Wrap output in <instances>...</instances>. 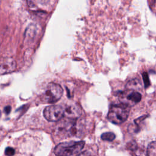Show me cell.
I'll list each match as a JSON object with an SVG mask.
<instances>
[{
	"mask_svg": "<svg viewBox=\"0 0 156 156\" xmlns=\"http://www.w3.org/2000/svg\"><path fill=\"white\" fill-rule=\"evenodd\" d=\"M142 76H143V81H144V87H145V88H147V87H149L150 85V81H149L148 74L146 72H144L142 74Z\"/></svg>",
	"mask_w": 156,
	"mask_h": 156,
	"instance_id": "obj_11",
	"label": "cell"
},
{
	"mask_svg": "<svg viewBox=\"0 0 156 156\" xmlns=\"http://www.w3.org/2000/svg\"><path fill=\"white\" fill-rule=\"evenodd\" d=\"M65 108V115L64 116L68 119L76 120L79 118L83 112V110L80 105L75 102H68Z\"/></svg>",
	"mask_w": 156,
	"mask_h": 156,
	"instance_id": "obj_6",
	"label": "cell"
},
{
	"mask_svg": "<svg viewBox=\"0 0 156 156\" xmlns=\"http://www.w3.org/2000/svg\"><path fill=\"white\" fill-rule=\"evenodd\" d=\"M16 67L15 60L11 57L3 58L1 62L0 73L1 74H5L10 73L13 71Z\"/></svg>",
	"mask_w": 156,
	"mask_h": 156,
	"instance_id": "obj_7",
	"label": "cell"
},
{
	"mask_svg": "<svg viewBox=\"0 0 156 156\" xmlns=\"http://www.w3.org/2000/svg\"><path fill=\"white\" fill-rule=\"evenodd\" d=\"M63 93V90L59 84L51 82L46 86L40 98L44 103H54L61 98Z\"/></svg>",
	"mask_w": 156,
	"mask_h": 156,
	"instance_id": "obj_3",
	"label": "cell"
},
{
	"mask_svg": "<svg viewBox=\"0 0 156 156\" xmlns=\"http://www.w3.org/2000/svg\"><path fill=\"white\" fill-rule=\"evenodd\" d=\"M149 156H156V141L150 143L147 149Z\"/></svg>",
	"mask_w": 156,
	"mask_h": 156,
	"instance_id": "obj_9",
	"label": "cell"
},
{
	"mask_svg": "<svg viewBox=\"0 0 156 156\" xmlns=\"http://www.w3.org/2000/svg\"><path fill=\"white\" fill-rule=\"evenodd\" d=\"M130 107V106L121 102L118 104L112 105L107 114L108 119L115 124L123 123L128 118Z\"/></svg>",
	"mask_w": 156,
	"mask_h": 156,
	"instance_id": "obj_1",
	"label": "cell"
},
{
	"mask_svg": "<svg viewBox=\"0 0 156 156\" xmlns=\"http://www.w3.org/2000/svg\"><path fill=\"white\" fill-rule=\"evenodd\" d=\"M116 136L113 132H105L101 135V139L104 141H112L115 138Z\"/></svg>",
	"mask_w": 156,
	"mask_h": 156,
	"instance_id": "obj_10",
	"label": "cell"
},
{
	"mask_svg": "<svg viewBox=\"0 0 156 156\" xmlns=\"http://www.w3.org/2000/svg\"><path fill=\"white\" fill-rule=\"evenodd\" d=\"M85 142L83 141H70L58 144L54 149L56 156H72L78 154L83 148Z\"/></svg>",
	"mask_w": 156,
	"mask_h": 156,
	"instance_id": "obj_2",
	"label": "cell"
},
{
	"mask_svg": "<svg viewBox=\"0 0 156 156\" xmlns=\"http://www.w3.org/2000/svg\"><path fill=\"white\" fill-rule=\"evenodd\" d=\"M5 154L7 156H13L15 154V149L10 147H7L5 150Z\"/></svg>",
	"mask_w": 156,
	"mask_h": 156,
	"instance_id": "obj_13",
	"label": "cell"
},
{
	"mask_svg": "<svg viewBox=\"0 0 156 156\" xmlns=\"http://www.w3.org/2000/svg\"><path fill=\"white\" fill-rule=\"evenodd\" d=\"M126 87L129 90L136 91L140 90L142 87L141 83L140 80L138 79H133L130 80L126 85Z\"/></svg>",
	"mask_w": 156,
	"mask_h": 156,
	"instance_id": "obj_8",
	"label": "cell"
},
{
	"mask_svg": "<svg viewBox=\"0 0 156 156\" xmlns=\"http://www.w3.org/2000/svg\"><path fill=\"white\" fill-rule=\"evenodd\" d=\"M10 110H11V107L9 106V105L6 106V107H4V113H5V114L9 113L10 112Z\"/></svg>",
	"mask_w": 156,
	"mask_h": 156,
	"instance_id": "obj_14",
	"label": "cell"
},
{
	"mask_svg": "<svg viewBox=\"0 0 156 156\" xmlns=\"http://www.w3.org/2000/svg\"><path fill=\"white\" fill-rule=\"evenodd\" d=\"M121 103L132 106L138 103L141 99V94L136 91L129 90L122 91L119 96Z\"/></svg>",
	"mask_w": 156,
	"mask_h": 156,
	"instance_id": "obj_5",
	"label": "cell"
},
{
	"mask_svg": "<svg viewBox=\"0 0 156 156\" xmlns=\"http://www.w3.org/2000/svg\"><path fill=\"white\" fill-rule=\"evenodd\" d=\"M136 156H149L147 152L140 149H136L135 150Z\"/></svg>",
	"mask_w": 156,
	"mask_h": 156,
	"instance_id": "obj_12",
	"label": "cell"
},
{
	"mask_svg": "<svg viewBox=\"0 0 156 156\" xmlns=\"http://www.w3.org/2000/svg\"><path fill=\"white\" fill-rule=\"evenodd\" d=\"M76 156H90V154L87 151H85L79 154H77Z\"/></svg>",
	"mask_w": 156,
	"mask_h": 156,
	"instance_id": "obj_15",
	"label": "cell"
},
{
	"mask_svg": "<svg viewBox=\"0 0 156 156\" xmlns=\"http://www.w3.org/2000/svg\"><path fill=\"white\" fill-rule=\"evenodd\" d=\"M64 115L65 108L60 105H51L46 107L43 110V116L48 121H58Z\"/></svg>",
	"mask_w": 156,
	"mask_h": 156,
	"instance_id": "obj_4",
	"label": "cell"
}]
</instances>
